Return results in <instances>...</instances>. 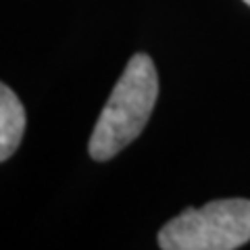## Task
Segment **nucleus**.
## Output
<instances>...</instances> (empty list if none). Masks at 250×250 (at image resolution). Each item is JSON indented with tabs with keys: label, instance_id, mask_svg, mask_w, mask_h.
I'll return each instance as SVG.
<instances>
[{
	"label": "nucleus",
	"instance_id": "f257e3e1",
	"mask_svg": "<svg viewBox=\"0 0 250 250\" xmlns=\"http://www.w3.org/2000/svg\"><path fill=\"white\" fill-rule=\"evenodd\" d=\"M159 98V75L148 54H134L113 88L92 131L88 150L94 161H108L142 134Z\"/></svg>",
	"mask_w": 250,
	"mask_h": 250
},
{
	"label": "nucleus",
	"instance_id": "7ed1b4c3",
	"mask_svg": "<svg viewBox=\"0 0 250 250\" xmlns=\"http://www.w3.org/2000/svg\"><path fill=\"white\" fill-rule=\"evenodd\" d=\"M25 131V108L9 85L0 82V163L17 150Z\"/></svg>",
	"mask_w": 250,
	"mask_h": 250
},
{
	"label": "nucleus",
	"instance_id": "20e7f679",
	"mask_svg": "<svg viewBox=\"0 0 250 250\" xmlns=\"http://www.w3.org/2000/svg\"><path fill=\"white\" fill-rule=\"evenodd\" d=\"M244 2H246V4H248V6H250V0H244Z\"/></svg>",
	"mask_w": 250,
	"mask_h": 250
},
{
	"label": "nucleus",
	"instance_id": "f03ea898",
	"mask_svg": "<svg viewBox=\"0 0 250 250\" xmlns=\"http://www.w3.org/2000/svg\"><path fill=\"white\" fill-rule=\"evenodd\" d=\"M248 240V198H221L200 208H186L159 231L163 250H233Z\"/></svg>",
	"mask_w": 250,
	"mask_h": 250
}]
</instances>
